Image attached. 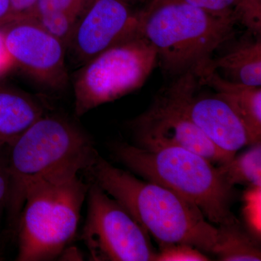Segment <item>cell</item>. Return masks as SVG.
Returning <instances> with one entry per match:
<instances>
[{
	"label": "cell",
	"instance_id": "cell-1",
	"mask_svg": "<svg viewBox=\"0 0 261 261\" xmlns=\"http://www.w3.org/2000/svg\"><path fill=\"white\" fill-rule=\"evenodd\" d=\"M159 243H181L217 255L225 240L224 228L216 227L200 209L176 192L143 181L117 168L98 154L85 171Z\"/></svg>",
	"mask_w": 261,
	"mask_h": 261
},
{
	"label": "cell",
	"instance_id": "cell-2",
	"mask_svg": "<svg viewBox=\"0 0 261 261\" xmlns=\"http://www.w3.org/2000/svg\"><path fill=\"white\" fill-rule=\"evenodd\" d=\"M6 150L10 180L6 211L13 235L31 185L71 179L85 171L99 154L85 130L65 117L47 113Z\"/></svg>",
	"mask_w": 261,
	"mask_h": 261
},
{
	"label": "cell",
	"instance_id": "cell-3",
	"mask_svg": "<svg viewBox=\"0 0 261 261\" xmlns=\"http://www.w3.org/2000/svg\"><path fill=\"white\" fill-rule=\"evenodd\" d=\"M235 15H216L186 0H148L139 10V30L157 51L166 75L197 74L234 34Z\"/></svg>",
	"mask_w": 261,
	"mask_h": 261
},
{
	"label": "cell",
	"instance_id": "cell-4",
	"mask_svg": "<svg viewBox=\"0 0 261 261\" xmlns=\"http://www.w3.org/2000/svg\"><path fill=\"white\" fill-rule=\"evenodd\" d=\"M111 149L117 162L192 202L211 224L240 223L231 211L234 187L203 156L179 147H140L126 142L114 144Z\"/></svg>",
	"mask_w": 261,
	"mask_h": 261
},
{
	"label": "cell",
	"instance_id": "cell-5",
	"mask_svg": "<svg viewBox=\"0 0 261 261\" xmlns=\"http://www.w3.org/2000/svg\"><path fill=\"white\" fill-rule=\"evenodd\" d=\"M89 182L38 181L27 188L15 230V260H56L75 238Z\"/></svg>",
	"mask_w": 261,
	"mask_h": 261
},
{
	"label": "cell",
	"instance_id": "cell-6",
	"mask_svg": "<svg viewBox=\"0 0 261 261\" xmlns=\"http://www.w3.org/2000/svg\"><path fill=\"white\" fill-rule=\"evenodd\" d=\"M157 62V51L140 31L94 57L75 75V116L141 88Z\"/></svg>",
	"mask_w": 261,
	"mask_h": 261
},
{
	"label": "cell",
	"instance_id": "cell-7",
	"mask_svg": "<svg viewBox=\"0 0 261 261\" xmlns=\"http://www.w3.org/2000/svg\"><path fill=\"white\" fill-rule=\"evenodd\" d=\"M81 233L93 261H154L149 233L115 199L89 180Z\"/></svg>",
	"mask_w": 261,
	"mask_h": 261
},
{
	"label": "cell",
	"instance_id": "cell-8",
	"mask_svg": "<svg viewBox=\"0 0 261 261\" xmlns=\"http://www.w3.org/2000/svg\"><path fill=\"white\" fill-rule=\"evenodd\" d=\"M129 126L137 147H182L218 165L233 158L218 148L203 135L180 109L166 88L156 96L147 111L130 121Z\"/></svg>",
	"mask_w": 261,
	"mask_h": 261
},
{
	"label": "cell",
	"instance_id": "cell-9",
	"mask_svg": "<svg viewBox=\"0 0 261 261\" xmlns=\"http://www.w3.org/2000/svg\"><path fill=\"white\" fill-rule=\"evenodd\" d=\"M199 86L197 75L187 72L166 89L190 121L223 152L234 156L239 149L257 143L227 103L216 94H197Z\"/></svg>",
	"mask_w": 261,
	"mask_h": 261
},
{
	"label": "cell",
	"instance_id": "cell-10",
	"mask_svg": "<svg viewBox=\"0 0 261 261\" xmlns=\"http://www.w3.org/2000/svg\"><path fill=\"white\" fill-rule=\"evenodd\" d=\"M4 29L7 48L16 68L49 90L66 88V48L61 41L29 18L12 20Z\"/></svg>",
	"mask_w": 261,
	"mask_h": 261
},
{
	"label": "cell",
	"instance_id": "cell-11",
	"mask_svg": "<svg viewBox=\"0 0 261 261\" xmlns=\"http://www.w3.org/2000/svg\"><path fill=\"white\" fill-rule=\"evenodd\" d=\"M127 0H96L83 15L67 45L81 65L139 32V10Z\"/></svg>",
	"mask_w": 261,
	"mask_h": 261
},
{
	"label": "cell",
	"instance_id": "cell-12",
	"mask_svg": "<svg viewBox=\"0 0 261 261\" xmlns=\"http://www.w3.org/2000/svg\"><path fill=\"white\" fill-rule=\"evenodd\" d=\"M200 86L214 89L243 122L256 142L261 138V87L235 83L215 70L203 69L197 75Z\"/></svg>",
	"mask_w": 261,
	"mask_h": 261
},
{
	"label": "cell",
	"instance_id": "cell-13",
	"mask_svg": "<svg viewBox=\"0 0 261 261\" xmlns=\"http://www.w3.org/2000/svg\"><path fill=\"white\" fill-rule=\"evenodd\" d=\"M203 69L221 71L219 74L230 82L261 87L260 36L247 32L224 54L212 58Z\"/></svg>",
	"mask_w": 261,
	"mask_h": 261
},
{
	"label": "cell",
	"instance_id": "cell-14",
	"mask_svg": "<svg viewBox=\"0 0 261 261\" xmlns=\"http://www.w3.org/2000/svg\"><path fill=\"white\" fill-rule=\"evenodd\" d=\"M46 107L37 98L19 89L0 85V149L9 146L44 116Z\"/></svg>",
	"mask_w": 261,
	"mask_h": 261
},
{
	"label": "cell",
	"instance_id": "cell-15",
	"mask_svg": "<svg viewBox=\"0 0 261 261\" xmlns=\"http://www.w3.org/2000/svg\"><path fill=\"white\" fill-rule=\"evenodd\" d=\"M96 0H37L25 18L32 19L67 47L80 19Z\"/></svg>",
	"mask_w": 261,
	"mask_h": 261
},
{
	"label": "cell",
	"instance_id": "cell-16",
	"mask_svg": "<svg viewBox=\"0 0 261 261\" xmlns=\"http://www.w3.org/2000/svg\"><path fill=\"white\" fill-rule=\"evenodd\" d=\"M218 169L230 185L261 186L260 142L238 156H233L228 162L219 165Z\"/></svg>",
	"mask_w": 261,
	"mask_h": 261
},
{
	"label": "cell",
	"instance_id": "cell-17",
	"mask_svg": "<svg viewBox=\"0 0 261 261\" xmlns=\"http://www.w3.org/2000/svg\"><path fill=\"white\" fill-rule=\"evenodd\" d=\"M226 238L217 254L220 260L257 261L261 260L260 245L252 238L240 223L223 226Z\"/></svg>",
	"mask_w": 261,
	"mask_h": 261
},
{
	"label": "cell",
	"instance_id": "cell-18",
	"mask_svg": "<svg viewBox=\"0 0 261 261\" xmlns=\"http://www.w3.org/2000/svg\"><path fill=\"white\" fill-rule=\"evenodd\" d=\"M242 214L245 230L257 241L261 238V186L247 187L243 195Z\"/></svg>",
	"mask_w": 261,
	"mask_h": 261
},
{
	"label": "cell",
	"instance_id": "cell-19",
	"mask_svg": "<svg viewBox=\"0 0 261 261\" xmlns=\"http://www.w3.org/2000/svg\"><path fill=\"white\" fill-rule=\"evenodd\" d=\"M154 261H207V255L199 249L181 243H159Z\"/></svg>",
	"mask_w": 261,
	"mask_h": 261
},
{
	"label": "cell",
	"instance_id": "cell-20",
	"mask_svg": "<svg viewBox=\"0 0 261 261\" xmlns=\"http://www.w3.org/2000/svg\"><path fill=\"white\" fill-rule=\"evenodd\" d=\"M190 4L216 15H233V10L240 0H186Z\"/></svg>",
	"mask_w": 261,
	"mask_h": 261
},
{
	"label": "cell",
	"instance_id": "cell-21",
	"mask_svg": "<svg viewBox=\"0 0 261 261\" xmlns=\"http://www.w3.org/2000/svg\"><path fill=\"white\" fill-rule=\"evenodd\" d=\"M6 148V147H5ZM0 149V217L6 210L9 197L10 180L5 149Z\"/></svg>",
	"mask_w": 261,
	"mask_h": 261
},
{
	"label": "cell",
	"instance_id": "cell-22",
	"mask_svg": "<svg viewBox=\"0 0 261 261\" xmlns=\"http://www.w3.org/2000/svg\"><path fill=\"white\" fill-rule=\"evenodd\" d=\"M16 68L5 43L4 25H0V78Z\"/></svg>",
	"mask_w": 261,
	"mask_h": 261
},
{
	"label": "cell",
	"instance_id": "cell-23",
	"mask_svg": "<svg viewBox=\"0 0 261 261\" xmlns=\"http://www.w3.org/2000/svg\"><path fill=\"white\" fill-rule=\"evenodd\" d=\"M37 1V0H10L12 20L27 17L32 11Z\"/></svg>",
	"mask_w": 261,
	"mask_h": 261
},
{
	"label": "cell",
	"instance_id": "cell-24",
	"mask_svg": "<svg viewBox=\"0 0 261 261\" xmlns=\"http://www.w3.org/2000/svg\"><path fill=\"white\" fill-rule=\"evenodd\" d=\"M12 20L10 0H0V25L9 23Z\"/></svg>",
	"mask_w": 261,
	"mask_h": 261
},
{
	"label": "cell",
	"instance_id": "cell-25",
	"mask_svg": "<svg viewBox=\"0 0 261 261\" xmlns=\"http://www.w3.org/2000/svg\"><path fill=\"white\" fill-rule=\"evenodd\" d=\"M58 258L61 260H84V256L76 247H66Z\"/></svg>",
	"mask_w": 261,
	"mask_h": 261
},
{
	"label": "cell",
	"instance_id": "cell-26",
	"mask_svg": "<svg viewBox=\"0 0 261 261\" xmlns=\"http://www.w3.org/2000/svg\"><path fill=\"white\" fill-rule=\"evenodd\" d=\"M127 1L133 4V3H143V2L148 1V0H127Z\"/></svg>",
	"mask_w": 261,
	"mask_h": 261
},
{
	"label": "cell",
	"instance_id": "cell-27",
	"mask_svg": "<svg viewBox=\"0 0 261 261\" xmlns=\"http://www.w3.org/2000/svg\"><path fill=\"white\" fill-rule=\"evenodd\" d=\"M3 260V257H2L1 255H0V260Z\"/></svg>",
	"mask_w": 261,
	"mask_h": 261
}]
</instances>
